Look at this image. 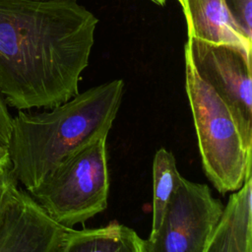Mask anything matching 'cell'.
I'll list each match as a JSON object with an SVG mask.
<instances>
[{
	"label": "cell",
	"mask_w": 252,
	"mask_h": 252,
	"mask_svg": "<svg viewBox=\"0 0 252 252\" xmlns=\"http://www.w3.org/2000/svg\"><path fill=\"white\" fill-rule=\"evenodd\" d=\"M9 167H11V162L8 149L2 144H0V169H5Z\"/></svg>",
	"instance_id": "5bb4252c"
},
{
	"label": "cell",
	"mask_w": 252,
	"mask_h": 252,
	"mask_svg": "<svg viewBox=\"0 0 252 252\" xmlns=\"http://www.w3.org/2000/svg\"><path fill=\"white\" fill-rule=\"evenodd\" d=\"M177 1H178V2H179V4H181V3H182V1H183V0H177Z\"/></svg>",
	"instance_id": "2e32d148"
},
{
	"label": "cell",
	"mask_w": 252,
	"mask_h": 252,
	"mask_svg": "<svg viewBox=\"0 0 252 252\" xmlns=\"http://www.w3.org/2000/svg\"><path fill=\"white\" fill-rule=\"evenodd\" d=\"M97 23L77 0H0V94L6 104L50 109L75 96Z\"/></svg>",
	"instance_id": "6da1fadb"
},
{
	"label": "cell",
	"mask_w": 252,
	"mask_h": 252,
	"mask_svg": "<svg viewBox=\"0 0 252 252\" xmlns=\"http://www.w3.org/2000/svg\"><path fill=\"white\" fill-rule=\"evenodd\" d=\"M12 116L10 115L7 104L0 94V144L8 149V144L12 131Z\"/></svg>",
	"instance_id": "4fadbf2b"
},
{
	"label": "cell",
	"mask_w": 252,
	"mask_h": 252,
	"mask_svg": "<svg viewBox=\"0 0 252 252\" xmlns=\"http://www.w3.org/2000/svg\"><path fill=\"white\" fill-rule=\"evenodd\" d=\"M56 252H147L145 240L129 226L110 221L95 228H66Z\"/></svg>",
	"instance_id": "9c48e42d"
},
{
	"label": "cell",
	"mask_w": 252,
	"mask_h": 252,
	"mask_svg": "<svg viewBox=\"0 0 252 252\" xmlns=\"http://www.w3.org/2000/svg\"><path fill=\"white\" fill-rule=\"evenodd\" d=\"M106 138L98 137L72 153L29 192L64 227L84 223L107 207Z\"/></svg>",
	"instance_id": "277c9868"
},
{
	"label": "cell",
	"mask_w": 252,
	"mask_h": 252,
	"mask_svg": "<svg viewBox=\"0 0 252 252\" xmlns=\"http://www.w3.org/2000/svg\"><path fill=\"white\" fill-rule=\"evenodd\" d=\"M185 45L198 74L228 105L245 145L252 149L251 57L234 47L190 38Z\"/></svg>",
	"instance_id": "8992f818"
},
{
	"label": "cell",
	"mask_w": 252,
	"mask_h": 252,
	"mask_svg": "<svg viewBox=\"0 0 252 252\" xmlns=\"http://www.w3.org/2000/svg\"><path fill=\"white\" fill-rule=\"evenodd\" d=\"M185 90L191 108L202 166L222 195L241 188L251 174L248 148L224 100L198 74L184 45Z\"/></svg>",
	"instance_id": "3957f363"
},
{
	"label": "cell",
	"mask_w": 252,
	"mask_h": 252,
	"mask_svg": "<svg viewBox=\"0 0 252 252\" xmlns=\"http://www.w3.org/2000/svg\"><path fill=\"white\" fill-rule=\"evenodd\" d=\"M223 209L208 185L182 176L159 226L145 240L147 252H205Z\"/></svg>",
	"instance_id": "5b68a950"
},
{
	"label": "cell",
	"mask_w": 252,
	"mask_h": 252,
	"mask_svg": "<svg viewBox=\"0 0 252 252\" xmlns=\"http://www.w3.org/2000/svg\"><path fill=\"white\" fill-rule=\"evenodd\" d=\"M181 178L173 154L164 148L158 149L153 162V221L151 232L159 226L165 207Z\"/></svg>",
	"instance_id": "30bf717a"
},
{
	"label": "cell",
	"mask_w": 252,
	"mask_h": 252,
	"mask_svg": "<svg viewBox=\"0 0 252 252\" xmlns=\"http://www.w3.org/2000/svg\"><path fill=\"white\" fill-rule=\"evenodd\" d=\"M205 252H252V176L233 192Z\"/></svg>",
	"instance_id": "ba28073f"
},
{
	"label": "cell",
	"mask_w": 252,
	"mask_h": 252,
	"mask_svg": "<svg viewBox=\"0 0 252 252\" xmlns=\"http://www.w3.org/2000/svg\"><path fill=\"white\" fill-rule=\"evenodd\" d=\"M226 2L242 30L252 37V0H226Z\"/></svg>",
	"instance_id": "7c38bea8"
},
{
	"label": "cell",
	"mask_w": 252,
	"mask_h": 252,
	"mask_svg": "<svg viewBox=\"0 0 252 252\" xmlns=\"http://www.w3.org/2000/svg\"><path fill=\"white\" fill-rule=\"evenodd\" d=\"M124 89V81L115 79L78 93L49 111L19 110L12 119L8 153L12 173L27 192L72 153L108 135Z\"/></svg>",
	"instance_id": "7a4b0ae2"
},
{
	"label": "cell",
	"mask_w": 252,
	"mask_h": 252,
	"mask_svg": "<svg viewBox=\"0 0 252 252\" xmlns=\"http://www.w3.org/2000/svg\"><path fill=\"white\" fill-rule=\"evenodd\" d=\"M151 1L154 2L155 4L160 5V6H163L165 4V2H166V0H151Z\"/></svg>",
	"instance_id": "9a60e30c"
},
{
	"label": "cell",
	"mask_w": 252,
	"mask_h": 252,
	"mask_svg": "<svg viewBox=\"0 0 252 252\" xmlns=\"http://www.w3.org/2000/svg\"><path fill=\"white\" fill-rule=\"evenodd\" d=\"M18 189V181L14 177L11 167L0 169V226L6 210Z\"/></svg>",
	"instance_id": "8fae6325"
},
{
	"label": "cell",
	"mask_w": 252,
	"mask_h": 252,
	"mask_svg": "<svg viewBox=\"0 0 252 252\" xmlns=\"http://www.w3.org/2000/svg\"><path fill=\"white\" fill-rule=\"evenodd\" d=\"M188 38L237 48L251 57L249 37L233 17L226 0H183Z\"/></svg>",
	"instance_id": "52a82bcc"
}]
</instances>
